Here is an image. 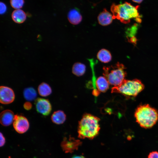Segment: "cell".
Here are the masks:
<instances>
[{
    "label": "cell",
    "mask_w": 158,
    "mask_h": 158,
    "mask_svg": "<svg viewBox=\"0 0 158 158\" xmlns=\"http://www.w3.org/2000/svg\"><path fill=\"white\" fill-rule=\"evenodd\" d=\"M139 6H134L130 3L125 2L118 4L113 3L111 6L114 19L119 20L121 23L127 24L130 22V20L134 19L135 21L141 23V16L138 12Z\"/></svg>",
    "instance_id": "obj_1"
},
{
    "label": "cell",
    "mask_w": 158,
    "mask_h": 158,
    "mask_svg": "<svg viewBox=\"0 0 158 158\" xmlns=\"http://www.w3.org/2000/svg\"><path fill=\"white\" fill-rule=\"evenodd\" d=\"M100 119L91 114L86 113L79 121L78 128V137L92 139L99 134Z\"/></svg>",
    "instance_id": "obj_2"
},
{
    "label": "cell",
    "mask_w": 158,
    "mask_h": 158,
    "mask_svg": "<svg viewBox=\"0 0 158 158\" xmlns=\"http://www.w3.org/2000/svg\"><path fill=\"white\" fill-rule=\"evenodd\" d=\"M137 122L142 127L148 128L152 127L158 119L156 110L148 104L140 106L135 113Z\"/></svg>",
    "instance_id": "obj_3"
},
{
    "label": "cell",
    "mask_w": 158,
    "mask_h": 158,
    "mask_svg": "<svg viewBox=\"0 0 158 158\" xmlns=\"http://www.w3.org/2000/svg\"><path fill=\"white\" fill-rule=\"evenodd\" d=\"M125 69L123 64L118 62L114 65L104 67L103 75L109 84L116 86L125 80Z\"/></svg>",
    "instance_id": "obj_4"
},
{
    "label": "cell",
    "mask_w": 158,
    "mask_h": 158,
    "mask_svg": "<svg viewBox=\"0 0 158 158\" xmlns=\"http://www.w3.org/2000/svg\"><path fill=\"white\" fill-rule=\"evenodd\" d=\"M144 87V85L138 80L125 79L119 85L112 88L111 92L135 96L143 89Z\"/></svg>",
    "instance_id": "obj_5"
},
{
    "label": "cell",
    "mask_w": 158,
    "mask_h": 158,
    "mask_svg": "<svg viewBox=\"0 0 158 158\" xmlns=\"http://www.w3.org/2000/svg\"><path fill=\"white\" fill-rule=\"evenodd\" d=\"M82 143L80 140L70 136L68 138H64L61 142V146L65 153H72L77 150Z\"/></svg>",
    "instance_id": "obj_6"
},
{
    "label": "cell",
    "mask_w": 158,
    "mask_h": 158,
    "mask_svg": "<svg viewBox=\"0 0 158 158\" xmlns=\"http://www.w3.org/2000/svg\"><path fill=\"white\" fill-rule=\"evenodd\" d=\"M13 126L15 130L20 134L26 132L29 127V123L27 119L20 115H15Z\"/></svg>",
    "instance_id": "obj_7"
},
{
    "label": "cell",
    "mask_w": 158,
    "mask_h": 158,
    "mask_svg": "<svg viewBox=\"0 0 158 158\" xmlns=\"http://www.w3.org/2000/svg\"><path fill=\"white\" fill-rule=\"evenodd\" d=\"M35 104L37 111L44 116H48L52 110V107L49 101L43 98L36 99Z\"/></svg>",
    "instance_id": "obj_8"
},
{
    "label": "cell",
    "mask_w": 158,
    "mask_h": 158,
    "mask_svg": "<svg viewBox=\"0 0 158 158\" xmlns=\"http://www.w3.org/2000/svg\"><path fill=\"white\" fill-rule=\"evenodd\" d=\"M15 95L13 90L8 87L1 86L0 87V102L3 104H8L14 100Z\"/></svg>",
    "instance_id": "obj_9"
},
{
    "label": "cell",
    "mask_w": 158,
    "mask_h": 158,
    "mask_svg": "<svg viewBox=\"0 0 158 158\" xmlns=\"http://www.w3.org/2000/svg\"><path fill=\"white\" fill-rule=\"evenodd\" d=\"M15 115L13 112L9 109L2 111L0 114V122L4 126H8L13 122Z\"/></svg>",
    "instance_id": "obj_10"
},
{
    "label": "cell",
    "mask_w": 158,
    "mask_h": 158,
    "mask_svg": "<svg viewBox=\"0 0 158 158\" xmlns=\"http://www.w3.org/2000/svg\"><path fill=\"white\" fill-rule=\"evenodd\" d=\"M114 19L112 14L107 11L106 8L100 13L97 17L99 23L102 26H107L111 24Z\"/></svg>",
    "instance_id": "obj_11"
},
{
    "label": "cell",
    "mask_w": 158,
    "mask_h": 158,
    "mask_svg": "<svg viewBox=\"0 0 158 158\" xmlns=\"http://www.w3.org/2000/svg\"><path fill=\"white\" fill-rule=\"evenodd\" d=\"M69 21L71 24L76 25L81 21L82 16L79 12L75 9H73L69 11L68 15Z\"/></svg>",
    "instance_id": "obj_12"
},
{
    "label": "cell",
    "mask_w": 158,
    "mask_h": 158,
    "mask_svg": "<svg viewBox=\"0 0 158 158\" xmlns=\"http://www.w3.org/2000/svg\"><path fill=\"white\" fill-rule=\"evenodd\" d=\"M12 18L15 23L21 24L23 23L26 19L25 12L21 9H15L12 13Z\"/></svg>",
    "instance_id": "obj_13"
},
{
    "label": "cell",
    "mask_w": 158,
    "mask_h": 158,
    "mask_svg": "<svg viewBox=\"0 0 158 158\" xmlns=\"http://www.w3.org/2000/svg\"><path fill=\"white\" fill-rule=\"evenodd\" d=\"M52 122L57 124L63 123L66 119V115L61 110H58L54 112L51 117Z\"/></svg>",
    "instance_id": "obj_14"
},
{
    "label": "cell",
    "mask_w": 158,
    "mask_h": 158,
    "mask_svg": "<svg viewBox=\"0 0 158 158\" xmlns=\"http://www.w3.org/2000/svg\"><path fill=\"white\" fill-rule=\"evenodd\" d=\"M96 84L98 90L101 92H105L109 88V84L104 76L98 77L96 81Z\"/></svg>",
    "instance_id": "obj_15"
},
{
    "label": "cell",
    "mask_w": 158,
    "mask_h": 158,
    "mask_svg": "<svg viewBox=\"0 0 158 158\" xmlns=\"http://www.w3.org/2000/svg\"><path fill=\"white\" fill-rule=\"evenodd\" d=\"M97 57L99 61L104 63L109 62L112 59L110 52L104 49H102L98 51L97 54Z\"/></svg>",
    "instance_id": "obj_16"
},
{
    "label": "cell",
    "mask_w": 158,
    "mask_h": 158,
    "mask_svg": "<svg viewBox=\"0 0 158 158\" xmlns=\"http://www.w3.org/2000/svg\"><path fill=\"white\" fill-rule=\"evenodd\" d=\"M86 69V66L84 64L80 62H76L73 66L72 72L75 75L80 76L85 73Z\"/></svg>",
    "instance_id": "obj_17"
},
{
    "label": "cell",
    "mask_w": 158,
    "mask_h": 158,
    "mask_svg": "<svg viewBox=\"0 0 158 158\" xmlns=\"http://www.w3.org/2000/svg\"><path fill=\"white\" fill-rule=\"evenodd\" d=\"M38 90L39 94L42 97L48 96L52 92V90L50 86L44 82L41 83L39 85Z\"/></svg>",
    "instance_id": "obj_18"
},
{
    "label": "cell",
    "mask_w": 158,
    "mask_h": 158,
    "mask_svg": "<svg viewBox=\"0 0 158 158\" xmlns=\"http://www.w3.org/2000/svg\"><path fill=\"white\" fill-rule=\"evenodd\" d=\"M23 94L24 98L28 101L34 100L37 96L36 90L32 87H28L25 89L23 91Z\"/></svg>",
    "instance_id": "obj_19"
},
{
    "label": "cell",
    "mask_w": 158,
    "mask_h": 158,
    "mask_svg": "<svg viewBox=\"0 0 158 158\" xmlns=\"http://www.w3.org/2000/svg\"><path fill=\"white\" fill-rule=\"evenodd\" d=\"M10 3L12 7L15 9H20L24 4V0H10Z\"/></svg>",
    "instance_id": "obj_20"
},
{
    "label": "cell",
    "mask_w": 158,
    "mask_h": 158,
    "mask_svg": "<svg viewBox=\"0 0 158 158\" xmlns=\"http://www.w3.org/2000/svg\"><path fill=\"white\" fill-rule=\"evenodd\" d=\"M7 10V7L6 4L3 2L0 3V13L1 14L4 13Z\"/></svg>",
    "instance_id": "obj_21"
},
{
    "label": "cell",
    "mask_w": 158,
    "mask_h": 158,
    "mask_svg": "<svg viewBox=\"0 0 158 158\" xmlns=\"http://www.w3.org/2000/svg\"><path fill=\"white\" fill-rule=\"evenodd\" d=\"M147 158H158V152L154 151L151 152L148 155Z\"/></svg>",
    "instance_id": "obj_22"
},
{
    "label": "cell",
    "mask_w": 158,
    "mask_h": 158,
    "mask_svg": "<svg viewBox=\"0 0 158 158\" xmlns=\"http://www.w3.org/2000/svg\"><path fill=\"white\" fill-rule=\"evenodd\" d=\"M32 104L29 102H25L23 104L24 108L26 110H29L32 108Z\"/></svg>",
    "instance_id": "obj_23"
},
{
    "label": "cell",
    "mask_w": 158,
    "mask_h": 158,
    "mask_svg": "<svg viewBox=\"0 0 158 158\" xmlns=\"http://www.w3.org/2000/svg\"><path fill=\"white\" fill-rule=\"evenodd\" d=\"M6 142L5 139L3 134L0 132V147L3 146Z\"/></svg>",
    "instance_id": "obj_24"
},
{
    "label": "cell",
    "mask_w": 158,
    "mask_h": 158,
    "mask_svg": "<svg viewBox=\"0 0 158 158\" xmlns=\"http://www.w3.org/2000/svg\"><path fill=\"white\" fill-rule=\"evenodd\" d=\"M71 158H85L84 156L82 155H73Z\"/></svg>",
    "instance_id": "obj_25"
},
{
    "label": "cell",
    "mask_w": 158,
    "mask_h": 158,
    "mask_svg": "<svg viewBox=\"0 0 158 158\" xmlns=\"http://www.w3.org/2000/svg\"><path fill=\"white\" fill-rule=\"evenodd\" d=\"M133 2L135 3L140 4L141 3L143 0H132Z\"/></svg>",
    "instance_id": "obj_26"
}]
</instances>
